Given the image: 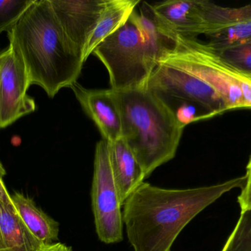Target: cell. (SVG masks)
Listing matches in <instances>:
<instances>
[{
	"instance_id": "obj_1",
	"label": "cell",
	"mask_w": 251,
	"mask_h": 251,
	"mask_svg": "<svg viewBox=\"0 0 251 251\" xmlns=\"http://www.w3.org/2000/svg\"><path fill=\"white\" fill-rule=\"evenodd\" d=\"M246 176L221 184L185 190L159 188L143 182L124 203L123 221L134 251H171L182 230L208 206Z\"/></svg>"
},
{
	"instance_id": "obj_2",
	"label": "cell",
	"mask_w": 251,
	"mask_h": 251,
	"mask_svg": "<svg viewBox=\"0 0 251 251\" xmlns=\"http://www.w3.org/2000/svg\"><path fill=\"white\" fill-rule=\"evenodd\" d=\"M7 37L23 60L31 85H39L49 97L77 81L83 56L66 35L50 0H35Z\"/></svg>"
},
{
	"instance_id": "obj_3",
	"label": "cell",
	"mask_w": 251,
	"mask_h": 251,
	"mask_svg": "<svg viewBox=\"0 0 251 251\" xmlns=\"http://www.w3.org/2000/svg\"><path fill=\"white\" fill-rule=\"evenodd\" d=\"M140 3L92 53L107 68L113 90L148 87L158 62L176 43L177 34L158 17L153 5Z\"/></svg>"
},
{
	"instance_id": "obj_4",
	"label": "cell",
	"mask_w": 251,
	"mask_h": 251,
	"mask_svg": "<svg viewBox=\"0 0 251 251\" xmlns=\"http://www.w3.org/2000/svg\"><path fill=\"white\" fill-rule=\"evenodd\" d=\"M112 90L120 112L122 139L147 178L175 157L184 128L148 87Z\"/></svg>"
},
{
	"instance_id": "obj_5",
	"label": "cell",
	"mask_w": 251,
	"mask_h": 251,
	"mask_svg": "<svg viewBox=\"0 0 251 251\" xmlns=\"http://www.w3.org/2000/svg\"><path fill=\"white\" fill-rule=\"evenodd\" d=\"M159 61L179 68L210 85L228 111L251 109V79L227 61L209 42L177 35L176 43Z\"/></svg>"
},
{
	"instance_id": "obj_6",
	"label": "cell",
	"mask_w": 251,
	"mask_h": 251,
	"mask_svg": "<svg viewBox=\"0 0 251 251\" xmlns=\"http://www.w3.org/2000/svg\"><path fill=\"white\" fill-rule=\"evenodd\" d=\"M148 88L171 113L185 106L197 109L205 119L227 112L221 96L206 83L179 68L158 62Z\"/></svg>"
},
{
	"instance_id": "obj_7",
	"label": "cell",
	"mask_w": 251,
	"mask_h": 251,
	"mask_svg": "<svg viewBox=\"0 0 251 251\" xmlns=\"http://www.w3.org/2000/svg\"><path fill=\"white\" fill-rule=\"evenodd\" d=\"M91 201L96 231L105 244L122 242L123 213L119 193L113 179L109 154V142L100 140L96 147Z\"/></svg>"
},
{
	"instance_id": "obj_8",
	"label": "cell",
	"mask_w": 251,
	"mask_h": 251,
	"mask_svg": "<svg viewBox=\"0 0 251 251\" xmlns=\"http://www.w3.org/2000/svg\"><path fill=\"white\" fill-rule=\"evenodd\" d=\"M30 85L19 51L9 44L4 50L0 67V129L35 112V100L26 94Z\"/></svg>"
},
{
	"instance_id": "obj_9",
	"label": "cell",
	"mask_w": 251,
	"mask_h": 251,
	"mask_svg": "<svg viewBox=\"0 0 251 251\" xmlns=\"http://www.w3.org/2000/svg\"><path fill=\"white\" fill-rule=\"evenodd\" d=\"M67 36L82 53L107 0H50Z\"/></svg>"
},
{
	"instance_id": "obj_10",
	"label": "cell",
	"mask_w": 251,
	"mask_h": 251,
	"mask_svg": "<svg viewBox=\"0 0 251 251\" xmlns=\"http://www.w3.org/2000/svg\"><path fill=\"white\" fill-rule=\"evenodd\" d=\"M69 88L104 139L112 142L122 138V119L113 90L87 89L77 82Z\"/></svg>"
},
{
	"instance_id": "obj_11",
	"label": "cell",
	"mask_w": 251,
	"mask_h": 251,
	"mask_svg": "<svg viewBox=\"0 0 251 251\" xmlns=\"http://www.w3.org/2000/svg\"><path fill=\"white\" fill-rule=\"evenodd\" d=\"M109 154L113 179L123 206L146 178L135 156L123 139L109 142Z\"/></svg>"
},
{
	"instance_id": "obj_12",
	"label": "cell",
	"mask_w": 251,
	"mask_h": 251,
	"mask_svg": "<svg viewBox=\"0 0 251 251\" xmlns=\"http://www.w3.org/2000/svg\"><path fill=\"white\" fill-rule=\"evenodd\" d=\"M158 17L177 35H203L201 0H170L153 5Z\"/></svg>"
},
{
	"instance_id": "obj_13",
	"label": "cell",
	"mask_w": 251,
	"mask_h": 251,
	"mask_svg": "<svg viewBox=\"0 0 251 251\" xmlns=\"http://www.w3.org/2000/svg\"><path fill=\"white\" fill-rule=\"evenodd\" d=\"M45 246L31 234L13 203L0 200V251H41Z\"/></svg>"
},
{
	"instance_id": "obj_14",
	"label": "cell",
	"mask_w": 251,
	"mask_h": 251,
	"mask_svg": "<svg viewBox=\"0 0 251 251\" xmlns=\"http://www.w3.org/2000/svg\"><path fill=\"white\" fill-rule=\"evenodd\" d=\"M13 206L31 234L44 246L57 243L59 225L37 206L33 200L20 193L10 195Z\"/></svg>"
},
{
	"instance_id": "obj_15",
	"label": "cell",
	"mask_w": 251,
	"mask_h": 251,
	"mask_svg": "<svg viewBox=\"0 0 251 251\" xmlns=\"http://www.w3.org/2000/svg\"><path fill=\"white\" fill-rule=\"evenodd\" d=\"M140 3L139 0H107L98 24L84 50L85 62L103 40L125 23Z\"/></svg>"
},
{
	"instance_id": "obj_16",
	"label": "cell",
	"mask_w": 251,
	"mask_h": 251,
	"mask_svg": "<svg viewBox=\"0 0 251 251\" xmlns=\"http://www.w3.org/2000/svg\"><path fill=\"white\" fill-rule=\"evenodd\" d=\"M215 48H225L251 40V14L233 24L229 28L209 37Z\"/></svg>"
},
{
	"instance_id": "obj_17",
	"label": "cell",
	"mask_w": 251,
	"mask_h": 251,
	"mask_svg": "<svg viewBox=\"0 0 251 251\" xmlns=\"http://www.w3.org/2000/svg\"><path fill=\"white\" fill-rule=\"evenodd\" d=\"M221 251H251V210L241 212Z\"/></svg>"
},
{
	"instance_id": "obj_18",
	"label": "cell",
	"mask_w": 251,
	"mask_h": 251,
	"mask_svg": "<svg viewBox=\"0 0 251 251\" xmlns=\"http://www.w3.org/2000/svg\"><path fill=\"white\" fill-rule=\"evenodd\" d=\"M35 0H0V33L11 30Z\"/></svg>"
},
{
	"instance_id": "obj_19",
	"label": "cell",
	"mask_w": 251,
	"mask_h": 251,
	"mask_svg": "<svg viewBox=\"0 0 251 251\" xmlns=\"http://www.w3.org/2000/svg\"><path fill=\"white\" fill-rule=\"evenodd\" d=\"M218 50L227 61L244 72L251 73V41Z\"/></svg>"
},
{
	"instance_id": "obj_20",
	"label": "cell",
	"mask_w": 251,
	"mask_h": 251,
	"mask_svg": "<svg viewBox=\"0 0 251 251\" xmlns=\"http://www.w3.org/2000/svg\"><path fill=\"white\" fill-rule=\"evenodd\" d=\"M246 170V183L237 199L241 212L251 210V155Z\"/></svg>"
},
{
	"instance_id": "obj_21",
	"label": "cell",
	"mask_w": 251,
	"mask_h": 251,
	"mask_svg": "<svg viewBox=\"0 0 251 251\" xmlns=\"http://www.w3.org/2000/svg\"><path fill=\"white\" fill-rule=\"evenodd\" d=\"M6 175V170L2 164L0 162V200L6 203L12 204L11 197L7 193L5 184L4 183V177Z\"/></svg>"
},
{
	"instance_id": "obj_22",
	"label": "cell",
	"mask_w": 251,
	"mask_h": 251,
	"mask_svg": "<svg viewBox=\"0 0 251 251\" xmlns=\"http://www.w3.org/2000/svg\"><path fill=\"white\" fill-rule=\"evenodd\" d=\"M41 251H74L72 247L61 243H55L46 246Z\"/></svg>"
},
{
	"instance_id": "obj_23",
	"label": "cell",
	"mask_w": 251,
	"mask_h": 251,
	"mask_svg": "<svg viewBox=\"0 0 251 251\" xmlns=\"http://www.w3.org/2000/svg\"><path fill=\"white\" fill-rule=\"evenodd\" d=\"M3 53H4V50H0V67H1V60H2Z\"/></svg>"
},
{
	"instance_id": "obj_24",
	"label": "cell",
	"mask_w": 251,
	"mask_h": 251,
	"mask_svg": "<svg viewBox=\"0 0 251 251\" xmlns=\"http://www.w3.org/2000/svg\"><path fill=\"white\" fill-rule=\"evenodd\" d=\"M246 73L247 74L248 76H249V78H250L251 79V72H246Z\"/></svg>"
},
{
	"instance_id": "obj_25",
	"label": "cell",
	"mask_w": 251,
	"mask_h": 251,
	"mask_svg": "<svg viewBox=\"0 0 251 251\" xmlns=\"http://www.w3.org/2000/svg\"><path fill=\"white\" fill-rule=\"evenodd\" d=\"M251 41V40H250V41ZM246 42H248V41H246Z\"/></svg>"
}]
</instances>
